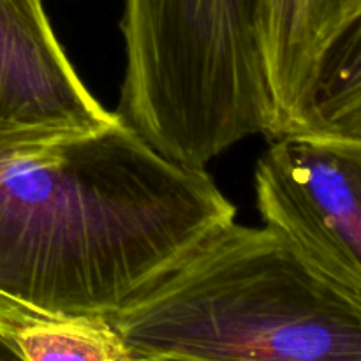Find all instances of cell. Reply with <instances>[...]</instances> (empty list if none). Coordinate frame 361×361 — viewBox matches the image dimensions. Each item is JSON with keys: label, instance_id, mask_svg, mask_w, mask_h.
<instances>
[{"label": "cell", "instance_id": "1", "mask_svg": "<svg viewBox=\"0 0 361 361\" xmlns=\"http://www.w3.org/2000/svg\"><path fill=\"white\" fill-rule=\"evenodd\" d=\"M235 217L207 169L118 118L55 140L0 130V296L41 314L111 316Z\"/></svg>", "mask_w": 361, "mask_h": 361}, {"label": "cell", "instance_id": "2", "mask_svg": "<svg viewBox=\"0 0 361 361\" xmlns=\"http://www.w3.org/2000/svg\"><path fill=\"white\" fill-rule=\"evenodd\" d=\"M108 319L130 358L361 361V298L268 226H221Z\"/></svg>", "mask_w": 361, "mask_h": 361}, {"label": "cell", "instance_id": "3", "mask_svg": "<svg viewBox=\"0 0 361 361\" xmlns=\"http://www.w3.org/2000/svg\"><path fill=\"white\" fill-rule=\"evenodd\" d=\"M126 74L115 115L152 148L204 168L270 133L261 0H126Z\"/></svg>", "mask_w": 361, "mask_h": 361}, {"label": "cell", "instance_id": "4", "mask_svg": "<svg viewBox=\"0 0 361 361\" xmlns=\"http://www.w3.org/2000/svg\"><path fill=\"white\" fill-rule=\"evenodd\" d=\"M254 185L268 228L324 281L361 298V141L274 137Z\"/></svg>", "mask_w": 361, "mask_h": 361}, {"label": "cell", "instance_id": "5", "mask_svg": "<svg viewBox=\"0 0 361 361\" xmlns=\"http://www.w3.org/2000/svg\"><path fill=\"white\" fill-rule=\"evenodd\" d=\"M115 120L78 76L42 0H0V130L55 140Z\"/></svg>", "mask_w": 361, "mask_h": 361}, {"label": "cell", "instance_id": "6", "mask_svg": "<svg viewBox=\"0 0 361 361\" xmlns=\"http://www.w3.org/2000/svg\"><path fill=\"white\" fill-rule=\"evenodd\" d=\"M310 0H261V46L271 104L268 136L295 134L314 95L309 69Z\"/></svg>", "mask_w": 361, "mask_h": 361}, {"label": "cell", "instance_id": "7", "mask_svg": "<svg viewBox=\"0 0 361 361\" xmlns=\"http://www.w3.org/2000/svg\"><path fill=\"white\" fill-rule=\"evenodd\" d=\"M25 361H130L106 316H35L11 334Z\"/></svg>", "mask_w": 361, "mask_h": 361}, {"label": "cell", "instance_id": "8", "mask_svg": "<svg viewBox=\"0 0 361 361\" xmlns=\"http://www.w3.org/2000/svg\"><path fill=\"white\" fill-rule=\"evenodd\" d=\"M41 312L37 310H32L28 307L20 305V303H14L11 300L2 298L0 296V331L4 335L11 338V331L18 326V324L25 323L30 317L39 316Z\"/></svg>", "mask_w": 361, "mask_h": 361}, {"label": "cell", "instance_id": "9", "mask_svg": "<svg viewBox=\"0 0 361 361\" xmlns=\"http://www.w3.org/2000/svg\"><path fill=\"white\" fill-rule=\"evenodd\" d=\"M0 361H25L14 342L0 331Z\"/></svg>", "mask_w": 361, "mask_h": 361}, {"label": "cell", "instance_id": "10", "mask_svg": "<svg viewBox=\"0 0 361 361\" xmlns=\"http://www.w3.org/2000/svg\"><path fill=\"white\" fill-rule=\"evenodd\" d=\"M130 361H197V360L173 358V356H152V358H130Z\"/></svg>", "mask_w": 361, "mask_h": 361}]
</instances>
